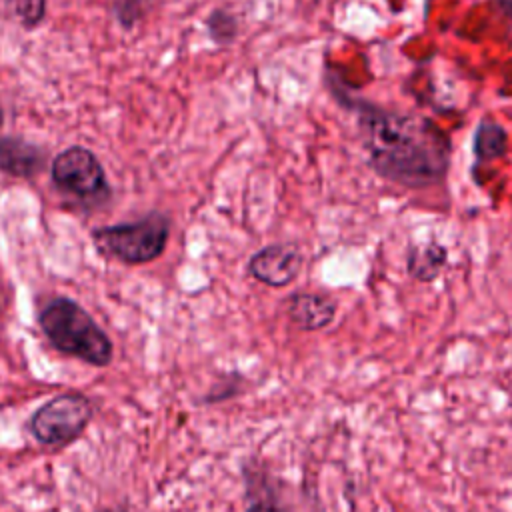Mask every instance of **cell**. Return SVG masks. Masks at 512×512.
<instances>
[{"mask_svg": "<svg viewBox=\"0 0 512 512\" xmlns=\"http://www.w3.org/2000/svg\"><path fill=\"white\" fill-rule=\"evenodd\" d=\"M358 122L368 162L382 178L422 188L446 176L450 140L430 120L364 104Z\"/></svg>", "mask_w": 512, "mask_h": 512, "instance_id": "cell-1", "label": "cell"}, {"mask_svg": "<svg viewBox=\"0 0 512 512\" xmlns=\"http://www.w3.org/2000/svg\"><path fill=\"white\" fill-rule=\"evenodd\" d=\"M38 324L60 352L98 368L110 364L112 342L108 334L78 302L64 296L50 300L42 308Z\"/></svg>", "mask_w": 512, "mask_h": 512, "instance_id": "cell-2", "label": "cell"}, {"mask_svg": "<svg viewBox=\"0 0 512 512\" xmlns=\"http://www.w3.org/2000/svg\"><path fill=\"white\" fill-rule=\"evenodd\" d=\"M168 234V216L152 212L136 222L96 228L92 232V242L104 256L126 264H144L156 260L166 250Z\"/></svg>", "mask_w": 512, "mask_h": 512, "instance_id": "cell-3", "label": "cell"}, {"mask_svg": "<svg viewBox=\"0 0 512 512\" xmlns=\"http://www.w3.org/2000/svg\"><path fill=\"white\" fill-rule=\"evenodd\" d=\"M92 418V404L86 396L66 392L50 398L30 418L32 436L46 446H66L82 434Z\"/></svg>", "mask_w": 512, "mask_h": 512, "instance_id": "cell-4", "label": "cell"}, {"mask_svg": "<svg viewBox=\"0 0 512 512\" xmlns=\"http://www.w3.org/2000/svg\"><path fill=\"white\" fill-rule=\"evenodd\" d=\"M54 184L76 198H102L108 192L106 174L96 154L84 146L62 150L50 168Z\"/></svg>", "mask_w": 512, "mask_h": 512, "instance_id": "cell-5", "label": "cell"}, {"mask_svg": "<svg viewBox=\"0 0 512 512\" xmlns=\"http://www.w3.org/2000/svg\"><path fill=\"white\" fill-rule=\"evenodd\" d=\"M302 254L294 244H272L258 250L250 262L248 272L268 286H288L300 272Z\"/></svg>", "mask_w": 512, "mask_h": 512, "instance_id": "cell-6", "label": "cell"}, {"mask_svg": "<svg viewBox=\"0 0 512 512\" xmlns=\"http://www.w3.org/2000/svg\"><path fill=\"white\" fill-rule=\"evenodd\" d=\"M44 150L18 136L0 138V170L16 178H32L44 166Z\"/></svg>", "mask_w": 512, "mask_h": 512, "instance_id": "cell-7", "label": "cell"}, {"mask_svg": "<svg viewBox=\"0 0 512 512\" xmlns=\"http://www.w3.org/2000/svg\"><path fill=\"white\" fill-rule=\"evenodd\" d=\"M336 302L324 294L298 292L288 300V316L302 330H320L334 320Z\"/></svg>", "mask_w": 512, "mask_h": 512, "instance_id": "cell-8", "label": "cell"}, {"mask_svg": "<svg viewBox=\"0 0 512 512\" xmlns=\"http://www.w3.org/2000/svg\"><path fill=\"white\" fill-rule=\"evenodd\" d=\"M506 148H508L506 130L492 120H482L474 134L476 158L482 162H488V160L500 158L506 152Z\"/></svg>", "mask_w": 512, "mask_h": 512, "instance_id": "cell-9", "label": "cell"}, {"mask_svg": "<svg viewBox=\"0 0 512 512\" xmlns=\"http://www.w3.org/2000/svg\"><path fill=\"white\" fill-rule=\"evenodd\" d=\"M446 260V250L442 246H426V248H414L408 258V270L414 278L422 282H430L438 276L442 264Z\"/></svg>", "mask_w": 512, "mask_h": 512, "instance_id": "cell-10", "label": "cell"}, {"mask_svg": "<svg viewBox=\"0 0 512 512\" xmlns=\"http://www.w3.org/2000/svg\"><path fill=\"white\" fill-rule=\"evenodd\" d=\"M10 16L24 28H34L44 20L46 0H2Z\"/></svg>", "mask_w": 512, "mask_h": 512, "instance_id": "cell-11", "label": "cell"}, {"mask_svg": "<svg viewBox=\"0 0 512 512\" xmlns=\"http://www.w3.org/2000/svg\"><path fill=\"white\" fill-rule=\"evenodd\" d=\"M208 28H210V34H212V38H214L216 42H224V32H222V30H226L228 38L234 36V18H232L230 14L218 10V12H214V14L210 16Z\"/></svg>", "mask_w": 512, "mask_h": 512, "instance_id": "cell-12", "label": "cell"}, {"mask_svg": "<svg viewBox=\"0 0 512 512\" xmlns=\"http://www.w3.org/2000/svg\"><path fill=\"white\" fill-rule=\"evenodd\" d=\"M248 512H288L276 496H260L250 502Z\"/></svg>", "mask_w": 512, "mask_h": 512, "instance_id": "cell-13", "label": "cell"}, {"mask_svg": "<svg viewBox=\"0 0 512 512\" xmlns=\"http://www.w3.org/2000/svg\"><path fill=\"white\" fill-rule=\"evenodd\" d=\"M2 124H4V112H2V108H0V128H2Z\"/></svg>", "mask_w": 512, "mask_h": 512, "instance_id": "cell-14", "label": "cell"}]
</instances>
